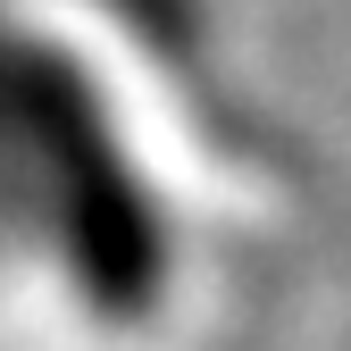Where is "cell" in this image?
I'll return each mask as SVG.
<instances>
[{
  "label": "cell",
  "mask_w": 351,
  "mask_h": 351,
  "mask_svg": "<svg viewBox=\"0 0 351 351\" xmlns=\"http://www.w3.org/2000/svg\"><path fill=\"white\" fill-rule=\"evenodd\" d=\"M0 167L25 184L34 226L59 243L67 285L101 318H151L167 293L159 201L117 151L101 93L42 34L0 25Z\"/></svg>",
  "instance_id": "obj_1"
},
{
  "label": "cell",
  "mask_w": 351,
  "mask_h": 351,
  "mask_svg": "<svg viewBox=\"0 0 351 351\" xmlns=\"http://www.w3.org/2000/svg\"><path fill=\"white\" fill-rule=\"evenodd\" d=\"M93 9H109L134 42H151V51H193V34H201L193 0H93Z\"/></svg>",
  "instance_id": "obj_2"
}]
</instances>
